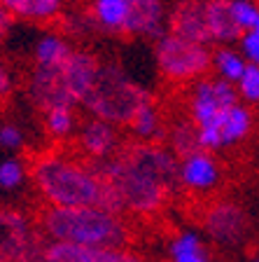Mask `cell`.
I'll use <instances>...</instances> for the list:
<instances>
[{
  "label": "cell",
  "mask_w": 259,
  "mask_h": 262,
  "mask_svg": "<svg viewBox=\"0 0 259 262\" xmlns=\"http://www.w3.org/2000/svg\"><path fill=\"white\" fill-rule=\"evenodd\" d=\"M23 143V134L16 124H3L0 126V147L5 150H16Z\"/></svg>",
  "instance_id": "28"
},
{
  "label": "cell",
  "mask_w": 259,
  "mask_h": 262,
  "mask_svg": "<svg viewBox=\"0 0 259 262\" xmlns=\"http://www.w3.org/2000/svg\"><path fill=\"white\" fill-rule=\"evenodd\" d=\"M12 21H14V16L10 14V12L5 10V5L0 3V40L7 35V31L12 28Z\"/></svg>",
  "instance_id": "32"
},
{
  "label": "cell",
  "mask_w": 259,
  "mask_h": 262,
  "mask_svg": "<svg viewBox=\"0 0 259 262\" xmlns=\"http://www.w3.org/2000/svg\"><path fill=\"white\" fill-rule=\"evenodd\" d=\"M205 12H208V31L213 45L229 47L231 42L243 40L245 33L233 16L231 0H205Z\"/></svg>",
  "instance_id": "15"
},
{
  "label": "cell",
  "mask_w": 259,
  "mask_h": 262,
  "mask_svg": "<svg viewBox=\"0 0 259 262\" xmlns=\"http://www.w3.org/2000/svg\"><path fill=\"white\" fill-rule=\"evenodd\" d=\"M171 257L173 262H210L203 244L194 232H180L171 241Z\"/></svg>",
  "instance_id": "22"
},
{
  "label": "cell",
  "mask_w": 259,
  "mask_h": 262,
  "mask_svg": "<svg viewBox=\"0 0 259 262\" xmlns=\"http://www.w3.org/2000/svg\"><path fill=\"white\" fill-rule=\"evenodd\" d=\"M38 229L47 239L89 246L96 251L124 248L131 241V229L122 215L93 206L56 208L47 206L35 220Z\"/></svg>",
  "instance_id": "3"
},
{
  "label": "cell",
  "mask_w": 259,
  "mask_h": 262,
  "mask_svg": "<svg viewBox=\"0 0 259 262\" xmlns=\"http://www.w3.org/2000/svg\"><path fill=\"white\" fill-rule=\"evenodd\" d=\"M101 61L84 49H75L70 59L63 63V68H61L63 84L75 103H84L86 96L91 94L93 84L98 80V73H101Z\"/></svg>",
  "instance_id": "11"
},
{
  "label": "cell",
  "mask_w": 259,
  "mask_h": 262,
  "mask_svg": "<svg viewBox=\"0 0 259 262\" xmlns=\"http://www.w3.org/2000/svg\"><path fill=\"white\" fill-rule=\"evenodd\" d=\"M250 131H252V113L248 110V105L238 103L224 115H220L215 122L199 129V141L205 152H213V150L241 143Z\"/></svg>",
  "instance_id": "8"
},
{
  "label": "cell",
  "mask_w": 259,
  "mask_h": 262,
  "mask_svg": "<svg viewBox=\"0 0 259 262\" xmlns=\"http://www.w3.org/2000/svg\"><path fill=\"white\" fill-rule=\"evenodd\" d=\"M44 129L49 136L54 138H65L75 131V113L73 108L63 105V108H54L44 113Z\"/></svg>",
  "instance_id": "24"
},
{
  "label": "cell",
  "mask_w": 259,
  "mask_h": 262,
  "mask_svg": "<svg viewBox=\"0 0 259 262\" xmlns=\"http://www.w3.org/2000/svg\"><path fill=\"white\" fill-rule=\"evenodd\" d=\"M73 52L75 49L61 35H44L35 45V66H40V68H61L70 59Z\"/></svg>",
  "instance_id": "20"
},
{
  "label": "cell",
  "mask_w": 259,
  "mask_h": 262,
  "mask_svg": "<svg viewBox=\"0 0 259 262\" xmlns=\"http://www.w3.org/2000/svg\"><path fill=\"white\" fill-rule=\"evenodd\" d=\"M201 225H203L205 234L224 248L245 246L250 239V229H252L248 213L233 202H215L205 206L201 213Z\"/></svg>",
  "instance_id": "7"
},
{
  "label": "cell",
  "mask_w": 259,
  "mask_h": 262,
  "mask_svg": "<svg viewBox=\"0 0 259 262\" xmlns=\"http://www.w3.org/2000/svg\"><path fill=\"white\" fill-rule=\"evenodd\" d=\"M220 178H222L220 164L205 150H201L196 155H189L187 159L180 162V185L189 192L203 194V192L215 190Z\"/></svg>",
  "instance_id": "14"
},
{
  "label": "cell",
  "mask_w": 259,
  "mask_h": 262,
  "mask_svg": "<svg viewBox=\"0 0 259 262\" xmlns=\"http://www.w3.org/2000/svg\"><path fill=\"white\" fill-rule=\"evenodd\" d=\"M168 141H171V150L173 155L182 162L189 155L201 152V141H199V129L194 126V122H178V124L171 129L168 134Z\"/></svg>",
  "instance_id": "21"
},
{
  "label": "cell",
  "mask_w": 259,
  "mask_h": 262,
  "mask_svg": "<svg viewBox=\"0 0 259 262\" xmlns=\"http://www.w3.org/2000/svg\"><path fill=\"white\" fill-rule=\"evenodd\" d=\"M238 103H241V96L233 84L220 80V77H203V80L194 82V87H192L189 115H192L196 129H203Z\"/></svg>",
  "instance_id": "6"
},
{
  "label": "cell",
  "mask_w": 259,
  "mask_h": 262,
  "mask_svg": "<svg viewBox=\"0 0 259 262\" xmlns=\"http://www.w3.org/2000/svg\"><path fill=\"white\" fill-rule=\"evenodd\" d=\"M63 68V66H61ZM61 68H40L33 66L31 77H28V96L42 113H49L54 108H73L75 101L70 98L68 89L63 84V75Z\"/></svg>",
  "instance_id": "10"
},
{
  "label": "cell",
  "mask_w": 259,
  "mask_h": 262,
  "mask_svg": "<svg viewBox=\"0 0 259 262\" xmlns=\"http://www.w3.org/2000/svg\"><path fill=\"white\" fill-rule=\"evenodd\" d=\"M93 169L114 192L124 213L154 215L163 208L173 187L180 185V159L159 143H133Z\"/></svg>",
  "instance_id": "1"
},
{
  "label": "cell",
  "mask_w": 259,
  "mask_h": 262,
  "mask_svg": "<svg viewBox=\"0 0 259 262\" xmlns=\"http://www.w3.org/2000/svg\"><path fill=\"white\" fill-rule=\"evenodd\" d=\"M31 176L49 206H93L114 215H124V206L119 202L117 192L96 173L93 166L80 164L65 155L47 152L33 159Z\"/></svg>",
  "instance_id": "2"
},
{
  "label": "cell",
  "mask_w": 259,
  "mask_h": 262,
  "mask_svg": "<svg viewBox=\"0 0 259 262\" xmlns=\"http://www.w3.org/2000/svg\"><path fill=\"white\" fill-rule=\"evenodd\" d=\"M147 101H152L150 94L135 84L117 63H103L96 84L82 105L98 120L114 126H129Z\"/></svg>",
  "instance_id": "4"
},
{
  "label": "cell",
  "mask_w": 259,
  "mask_h": 262,
  "mask_svg": "<svg viewBox=\"0 0 259 262\" xmlns=\"http://www.w3.org/2000/svg\"><path fill=\"white\" fill-rule=\"evenodd\" d=\"M96 262H145L138 253H131L126 248H114V251H101Z\"/></svg>",
  "instance_id": "29"
},
{
  "label": "cell",
  "mask_w": 259,
  "mask_h": 262,
  "mask_svg": "<svg viewBox=\"0 0 259 262\" xmlns=\"http://www.w3.org/2000/svg\"><path fill=\"white\" fill-rule=\"evenodd\" d=\"M23 176V164L19 159H5V162H0V190H14V187L21 185Z\"/></svg>",
  "instance_id": "27"
},
{
  "label": "cell",
  "mask_w": 259,
  "mask_h": 262,
  "mask_svg": "<svg viewBox=\"0 0 259 262\" xmlns=\"http://www.w3.org/2000/svg\"><path fill=\"white\" fill-rule=\"evenodd\" d=\"M131 12L124 35L161 40L168 33V12L163 0H129Z\"/></svg>",
  "instance_id": "12"
},
{
  "label": "cell",
  "mask_w": 259,
  "mask_h": 262,
  "mask_svg": "<svg viewBox=\"0 0 259 262\" xmlns=\"http://www.w3.org/2000/svg\"><path fill=\"white\" fill-rule=\"evenodd\" d=\"M80 147L86 157H91L93 162H108L122 150L119 147V131L114 124L103 122L98 117H91L84 122L80 129Z\"/></svg>",
  "instance_id": "13"
},
{
  "label": "cell",
  "mask_w": 259,
  "mask_h": 262,
  "mask_svg": "<svg viewBox=\"0 0 259 262\" xmlns=\"http://www.w3.org/2000/svg\"><path fill=\"white\" fill-rule=\"evenodd\" d=\"M233 16L243 33H259V3L257 0H231Z\"/></svg>",
  "instance_id": "25"
},
{
  "label": "cell",
  "mask_w": 259,
  "mask_h": 262,
  "mask_svg": "<svg viewBox=\"0 0 259 262\" xmlns=\"http://www.w3.org/2000/svg\"><path fill=\"white\" fill-rule=\"evenodd\" d=\"M129 12V0H91V19L105 31L126 33Z\"/></svg>",
  "instance_id": "16"
},
{
  "label": "cell",
  "mask_w": 259,
  "mask_h": 262,
  "mask_svg": "<svg viewBox=\"0 0 259 262\" xmlns=\"http://www.w3.org/2000/svg\"><path fill=\"white\" fill-rule=\"evenodd\" d=\"M131 134L140 143H157L163 136V120L159 108L154 105V101H147L138 113H135L133 122H131Z\"/></svg>",
  "instance_id": "19"
},
{
  "label": "cell",
  "mask_w": 259,
  "mask_h": 262,
  "mask_svg": "<svg viewBox=\"0 0 259 262\" xmlns=\"http://www.w3.org/2000/svg\"><path fill=\"white\" fill-rule=\"evenodd\" d=\"M254 262H259V260H254Z\"/></svg>",
  "instance_id": "33"
},
{
  "label": "cell",
  "mask_w": 259,
  "mask_h": 262,
  "mask_svg": "<svg viewBox=\"0 0 259 262\" xmlns=\"http://www.w3.org/2000/svg\"><path fill=\"white\" fill-rule=\"evenodd\" d=\"M101 251L68 241H49L47 262H96Z\"/></svg>",
  "instance_id": "23"
},
{
  "label": "cell",
  "mask_w": 259,
  "mask_h": 262,
  "mask_svg": "<svg viewBox=\"0 0 259 262\" xmlns=\"http://www.w3.org/2000/svg\"><path fill=\"white\" fill-rule=\"evenodd\" d=\"M241 52L250 63L259 66V33H245L241 40Z\"/></svg>",
  "instance_id": "30"
},
{
  "label": "cell",
  "mask_w": 259,
  "mask_h": 262,
  "mask_svg": "<svg viewBox=\"0 0 259 262\" xmlns=\"http://www.w3.org/2000/svg\"><path fill=\"white\" fill-rule=\"evenodd\" d=\"M12 16L26 21H52L63 7V0H0Z\"/></svg>",
  "instance_id": "17"
},
{
  "label": "cell",
  "mask_w": 259,
  "mask_h": 262,
  "mask_svg": "<svg viewBox=\"0 0 259 262\" xmlns=\"http://www.w3.org/2000/svg\"><path fill=\"white\" fill-rule=\"evenodd\" d=\"M157 68L171 82H199L213 68V49L166 33L154 47Z\"/></svg>",
  "instance_id": "5"
},
{
  "label": "cell",
  "mask_w": 259,
  "mask_h": 262,
  "mask_svg": "<svg viewBox=\"0 0 259 262\" xmlns=\"http://www.w3.org/2000/svg\"><path fill=\"white\" fill-rule=\"evenodd\" d=\"M12 92V75L10 68L5 66V61L0 59V98H5Z\"/></svg>",
  "instance_id": "31"
},
{
  "label": "cell",
  "mask_w": 259,
  "mask_h": 262,
  "mask_svg": "<svg viewBox=\"0 0 259 262\" xmlns=\"http://www.w3.org/2000/svg\"><path fill=\"white\" fill-rule=\"evenodd\" d=\"M236 89H238V96L243 98L245 103H259V66L254 63L248 66V71L243 73Z\"/></svg>",
  "instance_id": "26"
},
{
  "label": "cell",
  "mask_w": 259,
  "mask_h": 262,
  "mask_svg": "<svg viewBox=\"0 0 259 262\" xmlns=\"http://www.w3.org/2000/svg\"><path fill=\"white\" fill-rule=\"evenodd\" d=\"M168 33L210 47L213 40L208 31L205 0H178L175 7L168 12Z\"/></svg>",
  "instance_id": "9"
},
{
  "label": "cell",
  "mask_w": 259,
  "mask_h": 262,
  "mask_svg": "<svg viewBox=\"0 0 259 262\" xmlns=\"http://www.w3.org/2000/svg\"><path fill=\"white\" fill-rule=\"evenodd\" d=\"M250 61L245 59L243 52H236L231 47H217L213 49V71H215V77L229 82L236 87L243 73L248 71Z\"/></svg>",
  "instance_id": "18"
}]
</instances>
